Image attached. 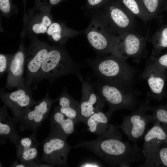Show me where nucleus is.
I'll return each mask as SVG.
<instances>
[{
	"label": "nucleus",
	"mask_w": 167,
	"mask_h": 167,
	"mask_svg": "<svg viewBox=\"0 0 167 167\" xmlns=\"http://www.w3.org/2000/svg\"><path fill=\"white\" fill-rule=\"evenodd\" d=\"M119 2L135 17L143 21L150 19L141 0H120Z\"/></svg>",
	"instance_id": "5701e85b"
},
{
	"label": "nucleus",
	"mask_w": 167,
	"mask_h": 167,
	"mask_svg": "<svg viewBox=\"0 0 167 167\" xmlns=\"http://www.w3.org/2000/svg\"><path fill=\"white\" fill-rule=\"evenodd\" d=\"M97 92L113 112L120 109H132L137 100L133 85L108 81L98 77L93 84Z\"/></svg>",
	"instance_id": "f03ea898"
},
{
	"label": "nucleus",
	"mask_w": 167,
	"mask_h": 167,
	"mask_svg": "<svg viewBox=\"0 0 167 167\" xmlns=\"http://www.w3.org/2000/svg\"><path fill=\"white\" fill-rule=\"evenodd\" d=\"M83 31L95 50L102 54H110L117 36L109 30L98 12L92 13L91 23Z\"/></svg>",
	"instance_id": "423d86ee"
},
{
	"label": "nucleus",
	"mask_w": 167,
	"mask_h": 167,
	"mask_svg": "<svg viewBox=\"0 0 167 167\" xmlns=\"http://www.w3.org/2000/svg\"><path fill=\"white\" fill-rule=\"evenodd\" d=\"M47 33L52 36L53 40L55 41H61L63 38L73 37L83 32L64 28L60 24L54 22L52 23L49 27Z\"/></svg>",
	"instance_id": "4be33fe9"
},
{
	"label": "nucleus",
	"mask_w": 167,
	"mask_h": 167,
	"mask_svg": "<svg viewBox=\"0 0 167 167\" xmlns=\"http://www.w3.org/2000/svg\"><path fill=\"white\" fill-rule=\"evenodd\" d=\"M51 130L50 134L67 138L74 131V121L60 111L58 106H56L49 119Z\"/></svg>",
	"instance_id": "6ab92c4d"
},
{
	"label": "nucleus",
	"mask_w": 167,
	"mask_h": 167,
	"mask_svg": "<svg viewBox=\"0 0 167 167\" xmlns=\"http://www.w3.org/2000/svg\"><path fill=\"white\" fill-rule=\"evenodd\" d=\"M60 111L67 117L72 119L75 124L80 122L79 104L73 99L64 88L57 98Z\"/></svg>",
	"instance_id": "412c9836"
},
{
	"label": "nucleus",
	"mask_w": 167,
	"mask_h": 167,
	"mask_svg": "<svg viewBox=\"0 0 167 167\" xmlns=\"http://www.w3.org/2000/svg\"><path fill=\"white\" fill-rule=\"evenodd\" d=\"M139 166L167 167V144L161 145L148 161Z\"/></svg>",
	"instance_id": "b1692460"
},
{
	"label": "nucleus",
	"mask_w": 167,
	"mask_h": 167,
	"mask_svg": "<svg viewBox=\"0 0 167 167\" xmlns=\"http://www.w3.org/2000/svg\"><path fill=\"white\" fill-rule=\"evenodd\" d=\"M4 90L0 88V99L11 111L12 118L19 122L36 101L33 99L31 88L25 85L12 92H6Z\"/></svg>",
	"instance_id": "1a4fd4ad"
},
{
	"label": "nucleus",
	"mask_w": 167,
	"mask_h": 167,
	"mask_svg": "<svg viewBox=\"0 0 167 167\" xmlns=\"http://www.w3.org/2000/svg\"><path fill=\"white\" fill-rule=\"evenodd\" d=\"M82 83L80 107V122L86 123L88 118L96 112L102 110L105 103L98 94L93 84L79 77Z\"/></svg>",
	"instance_id": "f8f14e48"
},
{
	"label": "nucleus",
	"mask_w": 167,
	"mask_h": 167,
	"mask_svg": "<svg viewBox=\"0 0 167 167\" xmlns=\"http://www.w3.org/2000/svg\"><path fill=\"white\" fill-rule=\"evenodd\" d=\"M149 87V97L158 101L165 96V87L167 79V71L148 59L142 74Z\"/></svg>",
	"instance_id": "ddd939ff"
},
{
	"label": "nucleus",
	"mask_w": 167,
	"mask_h": 167,
	"mask_svg": "<svg viewBox=\"0 0 167 167\" xmlns=\"http://www.w3.org/2000/svg\"><path fill=\"white\" fill-rule=\"evenodd\" d=\"M74 147L87 149L111 167H130L135 162L141 161L144 156L137 143L132 145L129 142L117 138L98 137L81 141Z\"/></svg>",
	"instance_id": "f257e3e1"
},
{
	"label": "nucleus",
	"mask_w": 167,
	"mask_h": 167,
	"mask_svg": "<svg viewBox=\"0 0 167 167\" xmlns=\"http://www.w3.org/2000/svg\"><path fill=\"white\" fill-rule=\"evenodd\" d=\"M98 12L109 29L115 35L135 32V16L119 2L108 6Z\"/></svg>",
	"instance_id": "6e6552de"
},
{
	"label": "nucleus",
	"mask_w": 167,
	"mask_h": 167,
	"mask_svg": "<svg viewBox=\"0 0 167 167\" xmlns=\"http://www.w3.org/2000/svg\"><path fill=\"white\" fill-rule=\"evenodd\" d=\"M96 75L102 79L133 85L137 70L126 60L112 55L90 61Z\"/></svg>",
	"instance_id": "7ed1b4c3"
},
{
	"label": "nucleus",
	"mask_w": 167,
	"mask_h": 167,
	"mask_svg": "<svg viewBox=\"0 0 167 167\" xmlns=\"http://www.w3.org/2000/svg\"><path fill=\"white\" fill-rule=\"evenodd\" d=\"M104 0H88V4L92 6H96L100 4Z\"/></svg>",
	"instance_id": "473e14b6"
},
{
	"label": "nucleus",
	"mask_w": 167,
	"mask_h": 167,
	"mask_svg": "<svg viewBox=\"0 0 167 167\" xmlns=\"http://www.w3.org/2000/svg\"><path fill=\"white\" fill-rule=\"evenodd\" d=\"M7 107L4 105L0 109V142L5 144L7 140L13 143L19 135L16 130L17 122L9 115Z\"/></svg>",
	"instance_id": "aec40b11"
},
{
	"label": "nucleus",
	"mask_w": 167,
	"mask_h": 167,
	"mask_svg": "<svg viewBox=\"0 0 167 167\" xmlns=\"http://www.w3.org/2000/svg\"><path fill=\"white\" fill-rule=\"evenodd\" d=\"M151 41L152 45L151 56H158L162 49L167 47V27L153 35Z\"/></svg>",
	"instance_id": "393cba45"
},
{
	"label": "nucleus",
	"mask_w": 167,
	"mask_h": 167,
	"mask_svg": "<svg viewBox=\"0 0 167 167\" xmlns=\"http://www.w3.org/2000/svg\"><path fill=\"white\" fill-rule=\"evenodd\" d=\"M148 60L162 69L167 71V53L159 57L151 56Z\"/></svg>",
	"instance_id": "c85d7f7f"
},
{
	"label": "nucleus",
	"mask_w": 167,
	"mask_h": 167,
	"mask_svg": "<svg viewBox=\"0 0 167 167\" xmlns=\"http://www.w3.org/2000/svg\"><path fill=\"white\" fill-rule=\"evenodd\" d=\"M36 132H33L28 137L19 136L14 140L16 147V156L19 161L25 167H46L47 164H42L38 162L37 147L39 143L36 138Z\"/></svg>",
	"instance_id": "4468645a"
},
{
	"label": "nucleus",
	"mask_w": 167,
	"mask_h": 167,
	"mask_svg": "<svg viewBox=\"0 0 167 167\" xmlns=\"http://www.w3.org/2000/svg\"><path fill=\"white\" fill-rule=\"evenodd\" d=\"M155 121H157L167 133V103L165 105L151 106V110Z\"/></svg>",
	"instance_id": "a878e982"
},
{
	"label": "nucleus",
	"mask_w": 167,
	"mask_h": 167,
	"mask_svg": "<svg viewBox=\"0 0 167 167\" xmlns=\"http://www.w3.org/2000/svg\"><path fill=\"white\" fill-rule=\"evenodd\" d=\"M52 24L51 20L47 15L44 16L42 21L39 24H34L32 27L33 31L36 33H43L45 32L48 30V27Z\"/></svg>",
	"instance_id": "cd10ccee"
},
{
	"label": "nucleus",
	"mask_w": 167,
	"mask_h": 167,
	"mask_svg": "<svg viewBox=\"0 0 167 167\" xmlns=\"http://www.w3.org/2000/svg\"><path fill=\"white\" fill-rule=\"evenodd\" d=\"M81 75L76 64L61 49L53 48L49 50L42 64L39 72L34 82V89L38 83L45 79L52 83L60 76L69 74Z\"/></svg>",
	"instance_id": "20e7f679"
},
{
	"label": "nucleus",
	"mask_w": 167,
	"mask_h": 167,
	"mask_svg": "<svg viewBox=\"0 0 167 167\" xmlns=\"http://www.w3.org/2000/svg\"><path fill=\"white\" fill-rule=\"evenodd\" d=\"M113 113L109 110L105 113L102 109L96 112L87 121L88 131L99 137L122 139L118 127L109 123V119Z\"/></svg>",
	"instance_id": "2eb2a0df"
},
{
	"label": "nucleus",
	"mask_w": 167,
	"mask_h": 167,
	"mask_svg": "<svg viewBox=\"0 0 167 167\" xmlns=\"http://www.w3.org/2000/svg\"><path fill=\"white\" fill-rule=\"evenodd\" d=\"M13 56H8L4 54H0V74L2 75L8 71L9 66Z\"/></svg>",
	"instance_id": "c756f323"
},
{
	"label": "nucleus",
	"mask_w": 167,
	"mask_h": 167,
	"mask_svg": "<svg viewBox=\"0 0 167 167\" xmlns=\"http://www.w3.org/2000/svg\"><path fill=\"white\" fill-rule=\"evenodd\" d=\"M150 19L156 17L161 0H141Z\"/></svg>",
	"instance_id": "bb28decb"
},
{
	"label": "nucleus",
	"mask_w": 167,
	"mask_h": 167,
	"mask_svg": "<svg viewBox=\"0 0 167 167\" xmlns=\"http://www.w3.org/2000/svg\"><path fill=\"white\" fill-rule=\"evenodd\" d=\"M81 167H98L103 166L98 162L94 161H86L83 162L79 165Z\"/></svg>",
	"instance_id": "2f4dec72"
},
{
	"label": "nucleus",
	"mask_w": 167,
	"mask_h": 167,
	"mask_svg": "<svg viewBox=\"0 0 167 167\" xmlns=\"http://www.w3.org/2000/svg\"><path fill=\"white\" fill-rule=\"evenodd\" d=\"M148 36L135 32H124L117 36L110 54L118 58L126 60L132 58L139 63L147 55V42Z\"/></svg>",
	"instance_id": "39448f33"
},
{
	"label": "nucleus",
	"mask_w": 167,
	"mask_h": 167,
	"mask_svg": "<svg viewBox=\"0 0 167 167\" xmlns=\"http://www.w3.org/2000/svg\"></svg>",
	"instance_id": "f704fd0d"
},
{
	"label": "nucleus",
	"mask_w": 167,
	"mask_h": 167,
	"mask_svg": "<svg viewBox=\"0 0 167 167\" xmlns=\"http://www.w3.org/2000/svg\"><path fill=\"white\" fill-rule=\"evenodd\" d=\"M57 101V98L51 99L48 95L41 100L36 101L19 122L20 131L28 129L36 132L42 122L47 118L52 104Z\"/></svg>",
	"instance_id": "9b49d317"
},
{
	"label": "nucleus",
	"mask_w": 167,
	"mask_h": 167,
	"mask_svg": "<svg viewBox=\"0 0 167 167\" xmlns=\"http://www.w3.org/2000/svg\"><path fill=\"white\" fill-rule=\"evenodd\" d=\"M36 49L28 55L26 62L24 83L29 88L37 76L43 61L49 51L47 48L45 47Z\"/></svg>",
	"instance_id": "a211bd4d"
},
{
	"label": "nucleus",
	"mask_w": 167,
	"mask_h": 167,
	"mask_svg": "<svg viewBox=\"0 0 167 167\" xmlns=\"http://www.w3.org/2000/svg\"><path fill=\"white\" fill-rule=\"evenodd\" d=\"M25 56L22 49L19 50L13 56L8 71L6 85L3 88L11 90L25 86L23 75L24 72Z\"/></svg>",
	"instance_id": "f3484780"
},
{
	"label": "nucleus",
	"mask_w": 167,
	"mask_h": 167,
	"mask_svg": "<svg viewBox=\"0 0 167 167\" xmlns=\"http://www.w3.org/2000/svg\"><path fill=\"white\" fill-rule=\"evenodd\" d=\"M167 144V133L159 122L156 121L144 138L142 149L145 161H148L161 145Z\"/></svg>",
	"instance_id": "dca6fc26"
},
{
	"label": "nucleus",
	"mask_w": 167,
	"mask_h": 167,
	"mask_svg": "<svg viewBox=\"0 0 167 167\" xmlns=\"http://www.w3.org/2000/svg\"><path fill=\"white\" fill-rule=\"evenodd\" d=\"M61 0H49L50 3L53 5H55L59 3Z\"/></svg>",
	"instance_id": "72a5a7b5"
},
{
	"label": "nucleus",
	"mask_w": 167,
	"mask_h": 167,
	"mask_svg": "<svg viewBox=\"0 0 167 167\" xmlns=\"http://www.w3.org/2000/svg\"><path fill=\"white\" fill-rule=\"evenodd\" d=\"M0 9L5 13L9 12L11 9L9 0H0Z\"/></svg>",
	"instance_id": "7c9ffc66"
},
{
	"label": "nucleus",
	"mask_w": 167,
	"mask_h": 167,
	"mask_svg": "<svg viewBox=\"0 0 167 167\" xmlns=\"http://www.w3.org/2000/svg\"><path fill=\"white\" fill-rule=\"evenodd\" d=\"M151 106L148 102L143 103L131 114L123 118L122 123L118 127L127 136L129 141L137 143L144 134L148 125L155 121L152 114L147 113L151 110Z\"/></svg>",
	"instance_id": "0eeeda50"
},
{
	"label": "nucleus",
	"mask_w": 167,
	"mask_h": 167,
	"mask_svg": "<svg viewBox=\"0 0 167 167\" xmlns=\"http://www.w3.org/2000/svg\"><path fill=\"white\" fill-rule=\"evenodd\" d=\"M66 139L49 134L43 143L41 160L50 167L67 166V157L72 147L67 143Z\"/></svg>",
	"instance_id": "9d476101"
}]
</instances>
